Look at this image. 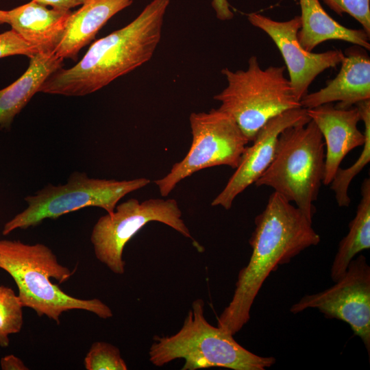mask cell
<instances>
[{"label": "cell", "instance_id": "cell-1", "mask_svg": "<svg viewBox=\"0 0 370 370\" xmlns=\"http://www.w3.org/2000/svg\"><path fill=\"white\" fill-rule=\"evenodd\" d=\"M254 223L250 258L239 271L232 299L217 320V327L232 335L249 321L254 300L270 273L321 240L312 222L274 191Z\"/></svg>", "mask_w": 370, "mask_h": 370}, {"label": "cell", "instance_id": "cell-2", "mask_svg": "<svg viewBox=\"0 0 370 370\" xmlns=\"http://www.w3.org/2000/svg\"><path fill=\"white\" fill-rule=\"evenodd\" d=\"M169 3L151 1L129 24L95 41L73 67L52 73L39 92L86 95L147 62L160 42Z\"/></svg>", "mask_w": 370, "mask_h": 370}, {"label": "cell", "instance_id": "cell-3", "mask_svg": "<svg viewBox=\"0 0 370 370\" xmlns=\"http://www.w3.org/2000/svg\"><path fill=\"white\" fill-rule=\"evenodd\" d=\"M0 268L14 280L22 306L32 308L39 317L46 316L59 324L62 313L71 310H86L103 319L113 316L110 307L100 299L72 297L52 282L51 278L59 283L67 281L73 271L62 265L44 244L0 240Z\"/></svg>", "mask_w": 370, "mask_h": 370}, {"label": "cell", "instance_id": "cell-4", "mask_svg": "<svg viewBox=\"0 0 370 370\" xmlns=\"http://www.w3.org/2000/svg\"><path fill=\"white\" fill-rule=\"evenodd\" d=\"M156 367L182 358V370L223 367L233 370H264L275 363L273 356H260L244 348L233 335L211 325L204 317V301L197 299L180 330L170 336H155L149 350Z\"/></svg>", "mask_w": 370, "mask_h": 370}, {"label": "cell", "instance_id": "cell-5", "mask_svg": "<svg viewBox=\"0 0 370 370\" xmlns=\"http://www.w3.org/2000/svg\"><path fill=\"white\" fill-rule=\"evenodd\" d=\"M325 143L310 120L284 130L278 136L273 158L254 183L269 186L296 206L312 222L325 166Z\"/></svg>", "mask_w": 370, "mask_h": 370}, {"label": "cell", "instance_id": "cell-6", "mask_svg": "<svg viewBox=\"0 0 370 370\" xmlns=\"http://www.w3.org/2000/svg\"><path fill=\"white\" fill-rule=\"evenodd\" d=\"M284 69L271 66L263 69L253 56L246 70H221L227 86L213 98L221 103L218 109L233 118L249 142L272 118L301 108L284 76Z\"/></svg>", "mask_w": 370, "mask_h": 370}, {"label": "cell", "instance_id": "cell-7", "mask_svg": "<svg viewBox=\"0 0 370 370\" xmlns=\"http://www.w3.org/2000/svg\"><path fill=\"white\" fill-rule=\"evenodd\" d=\"M150 183L149 179L133 180L90 178L86 173H71L64 184H47L33 195L25 197L27 208L8 221L3 235L16 229L34 227L46 219H57L86 207H99L111 214L126 195Z\"/></svg>", "mask_w": 370, "mask_h": 370}, {"label": "cell", "instance_id": "cell-8", "mask_svg": "<svg viewBox=\"0 0 370 370\" xmlns=\"http://www.w3.org/2000/svg\"><path fill=\"white\" fill-rule=\"evenodd\" d=\"M189 121L193 136L189 151L164 177L154 181L163 197L200 170L219 165L236 169L249 142L233 118L219 109L193 112Z\"/></svg>", "mask_w": 370, "mask_h": 370}, {"label": "cell", "instance_id": "cell-9", "mask_svg": "<svg viewBox=\"0 0 370 370\" xmlns=\"http://www.w3.org/2000/svg\"><path fill=\"white\" fill-rule=\"evenodd\" d=\"M175 199H130L116 205L114 211L101 217L93 226L90 242L97 259L117 275L125 273L123 252L127 242L151 221L164 223L186 238H193L182 219Z\"/></svg>", "mask_w": 370, "mask_h": 370}, {"label": "cell", "instance_id": "cell-10", "mask_svg": "<svg viewBox=\"0 0 370 370\" xmlns=\"http://www.w3.org/2000/svg\"><path fill=\"white\" fill-rule=\"evenodd\" d=\"M315 308L328 319L347 323L370 353V267L363 255L354 258L330 288L306 295L291 306V313Z\"/></svg>", "mask_w": 370, "mask_h": 370}, {"label": "cell", "instance_id": "cell-11", "mask_svg": "<svg viewBox=\"0 0 370 370\" xmlns=\"http://www.w3.org/2000/svg\"><path fill=\"white\" fill-rule=\"evenodd\" d=\"M247 19L253 26L264 32L277 46L286 64L293 93L299 101L319 74L340 64L345 57L338 49L313 53L304 49L297 39L299 16L278 21L253 12L247 14Z\"/></svg>", "mask_w": 370, "mask_h": 370}, {"label": "cell", "instance_id": "cell-12", "mask_svg": "<svg viewBox=\"0 0 370 370\" xmlns=\"http://www.w3.org/2000/svg\"><path fill=\"white\" fill-rule=\"evenodd\" d=\"M310 121L306 109L301 107L284 112L267 121L256 134L252 145L245 147L235 172L211 205L230 209L234 199L255 183L271 164L280 133L288 127Z\"/></svg>", "mask_w": 370, "mask_h": 370}, {"label": "cell", "instance_id": "cell-13", "mask_svg": "<svg viewBox=\"0 0 370 370\" xmlns=\"http://www.w3.org/2000/svg\"><path fill=\"white\" fill-rule=\"evenodd\" d=\"M306 112L319 128L326 145L322 184L328 186L347 154L364 143V133L358 127L360 112L356 106L341 109L328 103L306 109Z\"/></svg>", "mask_w": 370, "mask_h": 370}, {"label": "cell", "instance_id": "cell-14", "mask_svg": "<svg viewBox=\"0 0 370 370\" xmlns=\"http://www.w3.org/2000/svg\"><path fill=\"white\" fill-rule=\"evenodd\" d=\"M344 54L337 75L323 88L304 95L300 99L302 108L336 102V108L349 109L370 99V58L367 50L354 45Z\"/></svg>", "mask_w": 370, "mask_h": 370}, {"label": "cell", "instance_id": "cell-15", "mask_svg": "<svg viewBox=\"0 0 370 370\" xmlns=\"http://www.w3.org/2000/svg\"><path fill=\"white\" fill-rule=\"evenodd\" d=\"M71 12L31 0L8 10V23L38 53L54 54Z\"/></svg>", "mask_w": 370, "mask_h": 370}, {"label": "cell", "instance_id": "cell-16", "mask_svg": "<svg viewBox=\"0 0 370 370\" xmlns=\"http://www.w3.org/2000/svg\"><path fill=\"white\" fill-rule=\"evenodd\" d=\"M134 0H86L72 12L54 55L77 60L79 51L88 45L100 29L116 14L131 5Z\"/></svg>", "mask_w": 370, "mask_h": 370}, {"label": "cell", "instance_id": "cell-17", "mask_svg": "<svg viewBox=\"0 0 370 370\" xmlns=\"http://www.w3.org/2000/svg\"><path fill=\"white\" fill-rule=\"evenodd\" d=\"M301 8V26L297 39L308 51L330 40H338L370 49L369 38L362 29L345 27L331 17L319 0H299Z\"/></svg>", "mask_w": 370, "mask_h": 370}, {"label": "cell", "instance_id": "cell-18", "mask_svg": "<svg viewBox=\"0 0 370 370\" xmlns=\"http://www.w3.org/2000/svg\"><path fill=\"white\" fill-rule=\"evenodd\" d=\"M63 59L54 54L37 53L29 58L26 71L14 82L0 90V127L8 128L45 80L62 68Z\"/></svg>", "mask_w": 370, "mask_h": 370}, {"label": "cell", "instance_id": "cell-19", "mask_svg": "<svg viewBox=\"0 0 370 370\" xmlns=\"http://www.w3.org/2000/svg\"><path fill=\"white\" fill-rule=\"evenodd\" d=\"M361 199L354 218L349 223L347 234L340 241L330 269L336 282L346 271L349 262L359 252L370 248V180L361 184Z\"/></svg>", "mask_w": 370, "mask_h": 370}, {"label": "cell", "instance_id": "cell-20", "mask_svg": "<svg viewBox=\"0 0 370 370\" xmlns=\"http://www.w3.org/2000/svg\"><path fill=\"white\" fill-rule=\"evenodd\" d=\"M360 121L365 126V141L362 149L356 161L347 169L339 167L330 184L335 194L336 202L340 207H348L351 199L348 195V188L352 180L363 169L370 160V99L357 103Z\"/></svg>", "mask_w": 370, "mask_h": 370}, {"label": "cell", "instance_id": "cell-21", "mask_svg": "<svg viewBox=\"0 0 370 370\" xmlns=\"http://www.w3.org/2000/svg\"><path fill=\"white\" fill-rule=\"evenodd\" d=\"M21 301L9 287L0 286V346L10 344V335L18 333L23 324Z\"/></svg>", "mask_w": 370, "mask_h": 370}, {"label": "cell", "instance_id": "cell-22", "mask_svg": "<svg viewBox=\"0 0 370 370\" xmlns=\"http://www.w3.org/2000/svg\"><path fill=\"white\" fill-rule=\"evenodd\" d=\"M84 367L87 370L127 369L119 349L104 341H97L92 344L84 358Z\"/></svg>", "mask_w": 370, "mask_h": 370}, {"label": "cell", "instance_id": "cell-23", "mask_svg": "<svg viewBox=\"0 0 370 370\" xmlns=\"http://www.w3.org/2000/svg\"><path fill=\"white\" fill-rule=\"evenodd\" d=\"M338 15L347 14L356 20L370 36V0H323Z\"/></svg>", "mask_w": 370, "mask_h": 370}, {"label": "cell", "instance_id": "cell-24", "mask_svg": "<svg viewBox=\"0 0 370 370\" xmlns=\"http://www.w3.org/2000/svg\"><path fill=\"white\" fill-rule=\"evenodd\" d=\"M37 53V50L14 29L0 34V58L14 55L31 58Z\"/></svg>", "mask_w": 370, "mask_h": 370}, {"label": "cell", "instance_id": "cell-25", "mask_svg": "<svg viewBox=\"0 0 370 370\" xmlns=\"http://www.w3.org/2000/svg\"><path fill=\"white\" fill-rule=\"evenodd\" d=\"M211 5L219 20L229 21L233 18L234 13L227 0H212Z\"/></svg>", "mask_w": 370, "mask_h": 370}, {"label": "cell", "instance_id": "cell-26", "mask_svg": "<svg viewBox=\"0 0 370 370\" xmlns=\"http://www.w3.org/2000/svg\"><path fill=\"white\" fill-rule=\"evenodd\" d=\"M46 6L53 8L71 10V9L82 5L86 0H33Z\"/></svg>", "mask_w": 370, "mask_h": 370}, {"label": "cell", "instance_id": "cell-27", "mask_svg": "<svg viewBox=\"0 0 370 370\" xmlns=\"http://www.w3.org/2000/svg\"><path fill=\"white\" fill-rule=\"evenodd\" d=\"M1 367L3 370H27L29 368L22 360L14 355H8L1 359Z\"/></svg>", "mask_w": 370, "mask_h": 370}, {"label": "cell", "instance_id": "cell-28", "mask_svg": "<svg viewBox=\"0 0 370 370\" xmlns=\"http://www.w3.org/2000/svg\"><path fill=\"white\" fill-rule=\"evenodd\" d=\"M8 23V11L0 10V25Z\"/></svg>", "mask_w": 370, "mask_h": 370}]
</instances>
